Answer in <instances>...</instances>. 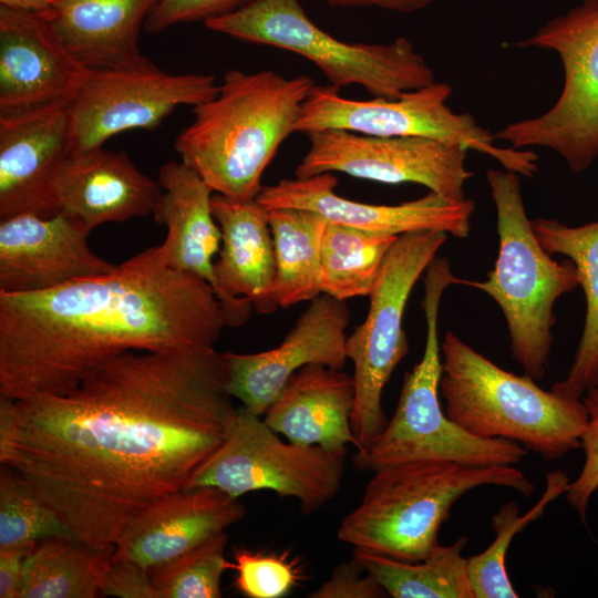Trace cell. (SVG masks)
I'll return each instance as SVG.
<instances>
[{"mask_svg": "<svg viewBox=\"0 0 598 598\" xmlns=\"http://www.w3.org/2000/svg\"><path fill=\"white\" fill-rule=\"evenodd\" d=\"M359 505L346 515L338 538L362 550L402 561L425 559L453 504L484 485L529 497L534 484L514 465L466 466L419 461L373 472Z\"/></svg>", "mask_w": 598, "mask_h": 598, "instance_id": "5", "label": "cell"}, {"mask_svg": "<svg viewBox=\"0 0 598 598\" xmlns=\"http://www.w3.org/2000/svg\"><path fill=\"white\" fill-rule=\"evenodd\" d=\"M213 215L221 231L215 261L219 300L227 327L246 323L255 310L270 313L275 297L276 260L267 209L257 200L214 193Z\"/></svg>", "mask_w": 598, "mask_h": 598, "instance_id": "20", "label": "cell"}, {"mask_svg": "<svg viewBox=\"0 0 598 598\" xmlns=\"http://www.w3.org/2000/svg\"><path fill=\"white\" fill-rule=\"evenodd\" d=\"M267 215L275 249L278 306L311 301L322 293L321 250L328 220L301 208H270Z\"/></svg>", "mask_w": 598, "mask_h": 598, "instance_id": "27", "label": "cell"}, {"mask_svg": "<svg viewBox=\"0 0 598 598\" xmlns=\"http://www.w3.org/2000/svg\"><path fill=\"white\" fill-rule=\"evenodd\" d=\"M157 0H55L43 14L63 47L92 71L150 61L140 33Z\"/></svg>", "mask_w": 598, "mask_h": 598, "instance_id": "23", "label": "cell"}, {"mask_svg": "<svg viewBox=\"0 0 598 598\" xmlns=\"http://www.w3.org/2000/svg\"><path fill=\"white\" fill-rule=\"evenodd\" d=\"M313 85L305 74L230 69L217 95L193 107L194 120L176 136L174 148L214 193L257 198L264 172L295 132Z\"/></svg>", "mask_w": 598, "mask_h": 598, "instance_id": "3", "label": "cell"}, {"mask_svg": "<svg viewBox=\"0 0 598 598\" xmlns=\"http://www.w3.org/2000/svg\"><path fill=\"white\" fill-rule=\"evenodd\" d=\"M102 596L157 598L146 568L126 559H113L101 587Z\"/></svg>", "mask_w": 598, "mask_h": 598, "instance_id": "38", "label": "cell"}, {"mask_svg": "<svg viewBox=\"0 0 598 598\" xmlns=\"http://www.w3.org/2000/svg\"><path fill=\"white\" fill-rule=\"evenodd\" d=\"M309 150L296 177L343 173L384 184H420L451 199H463L473 176L466 168L467 150L461 145L419 136L382 137L342 130L307 134Z\"/></svg>", "mask_w": 598, "mask_h": 598, "instance_id": "13", "label": "cell"}, {"mask_svg": "<svg viewBox=\"0 0 598 598\" xmlns=\"http://www.w3.org/2000/svg\"><path fill=\"white\" fill-rule=\"evenodd\" d=\"M333 173L282 179L262 187L257 200L266 208H301L328 221L362 230L400 236L416 231H442L466 238L475 208L472 199H451L434 192L398 205L355 202L336 193Z\"/></svg>", "mask_w": 598, "mask_h": 598, "instance_id": "18", "label": "cell"}, {"mask_svg": "<svg viewBox=\"0 0 598 598\" xmlns=\"http://www.w3.org/2000/svg\"><path fill=\"white\" fill-rule=\"evenodd\" d=\"M37 544L0 548V598H20L25 561Z\"/></svg>", "mask_w": 598, "mask_h": 598, "instance_id": "39", "label": "cell"}, {"mask_svg": "<svg viewBox=\"0 0 598 598\" xmlns=\"http://www.w3.org/2000/svg\"><path fill=\"white\" fill-rule=\"evenodd\" d=\"M0 6L43 14L50 8V0H0Z\"/></svg>", "mask_w": 598, "mask_h": 598, "instance_id": "41", "label": "cell"}, {"mask_svg": "<svg viewBox=\"0 0 598 598\" xmlns=\"http://www.w3.org/2000/svg\"><path fill=\"white\" fill-rule=\"evenodd\" d=\"M582 401L587 408L588 421L581 437L585 462L578 477L570 482L566 498L586 522L589 501L598 489V386L586 392Z\"/></svg>", "mask_w": 598, "mask_h": 598, "instance_id": "35", "label": "cell"}, {"mask_svg": "<svg viewBox=\"0 0 598 598\" xmlns=\"http://www.w3.org/2000/svg\"><path fill=\"white\" fill-rule=\"evenodd\" d=\"M446 239L447 234L442 231L400 235L386 254L369 296L365 320L348 336V359L354 365L351 427L358 442L357 452L367 448L388 423L382 392L409 352L402 327L405 306L413 286Z\"/></svg>", "mask_w": 598, "mask_h": 598, "instance_id": "12", "label": "cell"}, {"mask_svg": "<svg viewBox=\"0 0 598 598\" xmlns=\"http://www.w3.org/2000/svg\"><path fill=\"white\" fill-rule=\"evenodd\" d=\"M398 237L328 221L321 250V292L341 301L370 296Z\"/></svg>", "mask_w": 598, "mask_h": 598, "instance_id": "30", "label": "cell"}, {"mask_svg": "<svg viewBox=\"0 0 598 598\" xmlns=\"http://www.w3.org/2000/svg\"><path fill=\"white\" fill-rule=\"evenodd\" d=\"M546 489L540 501L525 515H519L518 505L508 502L492 518L496 533L494 542L481 554L467 558V571L475 598H517L505 565L506 553L513 537L528 523L538 518L545 507L566 493L570 483L561 471L546 475Z\"/></svg>", "mask_w": 598, "mask_h": 598, "instance_id": "31", "label": "cell"}, {"mask_svg": "<svg viewBox=\"0 0 598 598\" xmlns=\"http://www.w3.org/2000/svg\"><path fill=\"white\" fill-rule=\"evenodd\" d=\"M246 515L244 505L215 487L181 489L144 509L114 546L113 559L148 569L225 532Z\"/></svg>", "mask_w": 598, "mask_h": 598, "instance_id": "21", "label": "cell"}, {"mask_svg": "<svg viewBox=\"0 0 598 598\" xmlns=\"http://www.w3.org/2000/svg\"><path fill=\"white\" fill-rule=\"evenodd\" d=\"M445 258L426 268L422 307L426 337L421 360L405 374L395 411L382 432L354 454L361 471L419 461H444L466 466L516 465L527 450L505 439L476 436L452 421L440 404L442 374L437 334L440 302L448 286L465 285Z\"/></svg>", "mask_w": 598, "mask_h": 598, "instance_id": "6", "label": "cell"}, {"mask_svg": "<svg viewBox=\"0 0 598 598\" xmlns=\"http://www.w3.org/2000/svg\"><path fill=\"white\" fill-rule=\"evenodd\" d=\"M113 551L92 548L73 537L38 542L25 561L20 598L99 596Z\"/></svg>", "mask_w": 598, "mask_h": 598, "instance_id": "28", "label": "cell"}, {"mask_svg": "<svg viewBox=\"0 0 598 598\" xmlns=\"http://www.w3.org/2000/svg\"><path fill=\"white\" fill-rule=\"evenodd\" d=\"M54 1H55V0H50V4H51L52 2H54Z\"/></svg>", "mask_w": 598, "mask_h": 598, "instance_id": "42", "label": "cell"}, {"mask_svg": "<svg viewBox=\"0 0 598 598\" xmlns=\"http://www.w3.org/2000/svg\"><path fill=\"white\" fill-rule=\"evenodd\" d=\"M467 537L448 546L437 545L423 560L402 561L362 550H352L362 567L392 598H475L467 558L462 553Z\"/></svg>", "mask_w": 598, "mask_h": 598, "instance_id": "29", "label": "cell"}, {"mask_svg": "<svg viewBox=\"0 0 598 598\" xmlns=\"http://www.w3.org/2000/svg\"><path fill=\"white\" fill-rule=\"evenodd\" d=\"M515 47L556 52L564 70L563 90L548 111L507 124L495 140L516 150L550 148L573 172H584L598 156V0H582Z\"/></svg>", "mask_w": 598, "mask_h": 598, "instance_id": "9", "label": "cell"}, {"mask_svg": "<svg viewBox=\"0 0 598 598\" xmlns=\"http://www.w3.org/2000/svg\"><path fill=\"white\" fill-rule=\"evenodd\" d=\"M310 598H383L384 588L352 557L338 565L330 577L310 595Z\"/></svg>", "mask_w": 598, "mask_h": 598, "instance_id": "37", "label": "cell"}, {"mask_svg": "<svg viewBox=\"0 0 598 598\" xmlns=\"http://www.w3.org/2000/svg\"><path fill=\"white\" fill-rule=\"evenodd\" d=\"M235 586L248 598H281L303 579V569L288 553L234 549Z\"/></svg>", "mask_w": 598, "mask_h": 598, "instance_id": "34", "label": "cell"}, {"mask_svg": "<svg viewBox=\"0 0 598 598\" xmlns=\"http://www.w3.org/2000/svg\"><path fill=\"white\" fill-rule=\"evenodd\" d=\"M76 152L72 105L0 116V219L58 214L59 181Z\"/></svg>", "mask_w": 598, "mask_h": 598, "instance_id": "15", "label": "cell"}, {"mask_svg": "<svg viewBox=\"0 0 598 598\" xmlns=\"http://www.w3.org/2000/svg\"><path fill=\"white\" fill-rule=\"evenodd\" d=\"M226 327L212 286L169 267L163 244L106 274L0 292V396L65 394L113 357L215 346Z\"/></svg>", "mask_w": 598, "mask_h": 598, "instance_id": "2", "label": "cell"}, {"mask_svg": "<svg viewBox=\"0 0 598 598\" xmlns=\"http://www.w3.org/2000/svg\"><path fill=\"white\" fill-rule=\"evenodd\" d=\"M251 0H157L146 19L144 30L156 34L187 22L203 20L230 12Z\"/></svg>", "mask_w": 598, "mask_h": 598, "instance_id": "36", "label": "cell"}, {"mask_svg": "<svg viewBox=\"0 0 598 598\" xmlns=\"http://www.w3.org/2000/svg\"><path fill=\"white\" fill-rule=\"evenodd\" d=\"M542 247L565 255L576 267L586 299L581 338L567 377L553 386L582 398L598 386V221L570 227L548 218L532 220Z\"/></svg>", "mask_w": 598, "mask_h": 598, "instance_id": "26", "label": "cell"}, {"mask_svg": "<svg viewBox=\"0 0 598 598\" xmlns=\"http://www.w3.org/2000/svg\"><path fill=\"white\" fill-rule=\"evenodd\" d=\"M231 38L290 51L312 62L336 89L360 85L374 97L398 99L435 82L412 42L350 43L309 19L299 0H251L205 21Z\"/></svg>", "mask_w": 598, "mask_h": 598, "instance_id": "8", "label": "cell"}, {"mask_svg": "<svg viewBox=\"0 0 598 598\" xmlns=\"http://www.w3.org/2000/svg\"><path fill=\"white\" fill-rule=\"evenodd\" d=\"M92 72L42 16L0 6V116L73 105Z\"/></svg>", "mask_w": 598, "mask_h": 598, "instance_id": "17", "label": "cell"}, {"mask_svg": "<svg viewBox=\"0 0 598 598\" xmlns=\"http://www.w3.org/2000/svg\"><path fill=\"white\" fill-rule=\"evenodd\" d=\"M452 86L433 82L398 99H347L333 86L313 85L302 104L295 132L342 130L395 137L419 136L461 145L497 159L507 171L532 176L537 155L527 150L498 147L494 135L470 113H455L446 104Z\"/></svg>", "mask_w": 598, "mask_h": 598, "instance_id": "11", "label": "cell"}, {"mask_svg": "<svg viewBox=\"0 0 598 598\" xmlns=\"http://www.w3.org/2000/svg\"><path fill=\"white\" fill-rule=\"evenodd\" d=\"M157 182L163 193L153 217L167 228L163 246L168 266L204 279L216 295L213 258L221 231L212 210L213 189L182 161L164 164Z\"/></svg>", "mask_w": 598, "mask_h": 598, "instance_id": "25", "label": "cell"}, {"mask_svg": "<svg viewBox=\"0 0 598 598\" xmlns=\"http://www.w3.org/2000/svg\"><path fill=\"white\" fill-rule=\"evenodd\" d=\"M441 353L445 413L464 430L516 442L547 461L580 447L588 421L582 398L502 369L452 331Z\"/></svg>", "mask_w": 598, "mask_h": 598, "instance_id": "4", "label": "cell"}, {"mask_svg": "<svg viewBox=\"0 0 598 598\" xmlns=\"http://www.w3.org/2000/svg\"><path fill=\"white\" fill-rule=\"evenodd\" d=\"M353 377L322 364L297 371L264 414V421L288 441L329 450L358 447L351 427Z\"/></svg>", "mask_w": 598, "mask_h": 598, "instance_id": "24", "label": "cell"}, {"mask_svg": "<svg viewBox=\"0 0 598 598\" xmlns=\"http://www.w3.org/2000/svg\"><path fill=\"white\" fill-rule=\"evenodd\" d=\"M349 320L344 301L320 293L278 347L259 353L224 352L228 393L261 416L302 367L341 370L348 360Z\"/></svg>", "mask_w": 598, "mask_h": 598, "instance_id": "16", "label": "cell"}, {"mask_svg": "<svg viewBox=\"0 0 598 598\" xmlns=\"http://www.w3.org/2000/svg\"><path fill=\"white\" fill-rule=\"evenodd\" d=\"M497 214L499 251L483 281L467 280L501 308L511 337L512 355L533 379L539 380L549 362L553 308L564 293L579 286L571 260L557 262L539 244L528 219L517 173L488 169Z\"/></svg>", "mask_w": 598, "mask_h": 598, "instance_id": "7", "label": "cell"}, {"mask_svg": "<svg viewBox=\"0 0 598 598\" xmlns=\"http://www.w3.org/2000/svg\"><path fill=\"white\" fill-rule=\"evenodd\" d=\"M215 78L172 74L152 60L93 71L72 105L76 151L103 147L118 133L155 130L179 105L196 106L217 95Z\"/></svg>", "mask_w": 598, "mask_h": 598, "instance_id": "14", "label": "cell"}, {"mask_svg": "<svg viewBox=\"0 0 598 598\" xmlns=\"http://www.w3.org/2000/svg\"><path fill=\"white\" fill-rule=\"evenodd\" d=\"M243 405L221 444L199 465L183 489L215 487L230 496L274 491L293 497L305 515L332 499L341 485L347 450L283 442Z\"/></svg>", "mask_w": 598, "mask_h": 598, "instance_id": "10", "label": "cell"}, {"mask_svg": "<svg viewBox=\"0 0 598 598\" xmlns=\"http://www.w3.org/2000/svg\"><path fill=\"white\" fill-rule=\"evenodd\" d=\"M215 346L127 351L65 394L0 396V463L96 549L183 489L237 408Z\"/></svg>", "mask_w": 598, "mask_h": 598, "instance_id": "1", "label": "cell"}, {"mask_svg": "<svg viewBox=\"0 0 598 598\" xmlns=\"http://www.w3.org/2000/svg\"><path fill=\"white\" fill-rule=\"evenodd\" d=\"M90 233L63 213L1 218L0 292L42 291L111 271L115 265L90 248Z\"/></svg>", "mask_w": 598, "mask_h": 598, "instance_id": "19", "label": "cell"}, {"mask_svg": "<svg viewBox=\"0 0 598 598\" xmlns=\"http://www.w3.org/2000/svg\"><path fill=\"white\" fill-rule=\"evenodd\" d=\"M157 181L142 173L123 152H76L58 185L59 213L89 231L106 223L153 215L162 197Z\"/></svg>", "mask_w": 598, "mask_h": 598, "instance_id": "22", "label": "cell"}, {"mask_svg": "<svg viewBox=\"0 0 598 598\" xmlns=\"http://www.w3.org/2000/svg\"><path fill=\"white\" fill-rule=\"evenodd\" d=\"M228 535L217 533L184 554L147 569L157 598H219Z\"/></svg>", "mask_w": 598, "mask_h": 598, "instance_id": "32", "label": "cell"}, {"mask_svg": "<svg viewBox=\"0 0 598 598\" xmlns=\"http://www.w3.org/2000/svg\"><path fill=\"white\" fill-rule=\"evenodd\" d=\"M50 537H73V534L23 481L1 465L0 548L38 543Z\"/></svg>", "mask_w": 598, "mask_h": 598, "instance_id": "33", "label": "cell"}, {"mask_svg": "<svg viewBox=\"0 0 598 598\" xmlns=\"http://www.w3.org/2000/svg\"><path fill=\"white\" fill-rule=\"evenodd\" d=\"M331 7H375L400 13H412L430 6L434 0H324Z\"/></svg>", "mask_w": 598, "mask_h": 598, "instance_id": "40", "label": "cell"}]
</instances>
